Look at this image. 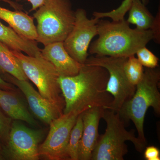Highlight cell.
<instances>
[{
    "instance_id": "cell-15",
    "label": "cell",
    "mask_w": 160,
    "mask_h": 160,
    "mask_svg": "<svg viewBox=\"0 0 160 160\" xmlns=\"http://www.w3.org/2000/svg\"><path fill=\"white\" fill-rule=\"evenodd\" d=\"M0 108L12 119L23 121L32 126L38 125L15 92L0 89Z\"/></svg>"
},
{
    "instance_id": "cell-3",
    "label": "cell",
    "mask_w": 160,
    "mask_h": 160,
    "mask_svg": "<svg viewBox=\"0 0 160 160\" xmlns=\"http://www.w3.org/2000/svg\"><path fill=\"white\" fill-rule=\"evenodd\" d=\"M160 80L159 69L146 68L142 80L136 86L134 94L117 112L125 123L129 121L133 122L138 137L146 145L144 124L146 112L152 107L156 114H160Z\"/></svg>"
},
{
    "instance_id": "cell-28",
    "label": "cell",
    "mask_w": 160,
    "mask_h": 160,
    "mask_svg": "<svg viewBox=\"0 0 160 160\" xmlns=\"http://www.w3.org/2000/svg\"><path fill=\"white\" fill-rule=\"evenodd\" d=\"M0 1H2V2L8 3L10 6L15 9V10L21 11L22 9H23V6L18 4L16 2H12L11 0H0Z\"/></svg>"
},
{
    "instance_id": "cell-26",
    "label": "cell",
    "mask_w": 160,
    "mask_h": 160,
    "mask_svg": "<svg viewBox=\"0 0 160 160\" xmlns=\"http://www.w3.org/2000/svg\"><path fill=\"white\" fill-rule=\"evenodd\" d=\"M0 89L13 92H15L16 90L14 85L9 82H6L1 76H0Z\"/></svg>"
},
{
    "instance_id": "cell-17",
    "label": "cell",
    "mask_w": 160,
    "mask_h": 160,
    "mask_svg": "<svg viewBox=\"0 0 160 160\" xmlns=\"http://www.w3.org/2000/svg\"><path fill=\"white\" fill-rule=\"evenodd\" d=\"M0 72L12 76L20 80L28 81L17 58L8 48L0 42Z\"/></svg>"
},
{
    "instance_id": "cell-10",
    "label": "cell",
    "mask_w": 160,
    "mask_h": 160,
    "mask_svg": "<svg viewBox=\"0 0 160 160\" xmlns=\"http://www.w3.org/2000/svg\"><path fill=\"white\" fill-rule=\"evenodd\" d=\"M78 115H62L49 124L50 129L44 142L39 146V156L49 160H67L66 149L70 132Z\"/></svg>"
},
{
    "instance_id": "cell-22",
    "label": "cell",
    "mask_w": 160,
    "mask_h": 160,
    "mask_svg": "<svg viewBox=\"0 0 160 160\" xmlns=\"http://www.w3.org/2000/svg\"><path fill=\"white\" fill-rule=\"evenodd\" d=\"M136 54L139 62L146 68L154 69L158 66V58L146 46L139 49Z\"/></svg>"
},
{
    "instance_id": "cell-9",
    "label": "cell",
    "mask_w": 160,
    "mask_h": 160,
    "mask_svg": "<svg viewBox=\"0 0 160 160\" xmlns=\"http://www.w3.org/2000/svg\"><path fill=\"white\" fill-rule=\"evenodd\" d=\"M98 19H89L85 9L75 11L73 28L63 42L66 51L75 60L81 64L86 63L92 40L98 35Z\"/></svg>"
},
{
    "instance_id": "cell-16",
    "label": "cell",
    "mask_w": 160,
    "mask_h": 160,
    "mask_svg": "<svg viewBox=\"0 0 160 160\" xmlns=\"http://www.w3.org/2000/svg\"><path fill=\"white\" fill-rule=\"evenodd\" d=\"M0 42L12 50L24 52L29 56L35 57L40 52L36 41L25 38L9 26L0 22Z\"/></svg>"
},
{
    "instance_id": "cell-21",
    "label": "cell",
    "mask_w": 160,
    "mask_h": 160,
    "mask_svg": "<svg viewBox=\"0 0 160 160\" xmlns=\"http://www.w3.org/2000/svg\"><path fill=\"white\" fill-rule=\"evenodd\" d=\"M132 0H124L121 5L116 9L111 11L100 12L95 11L92 13L94 18L100 19L104 18H109L112 21H117L124 19L126 12L129 11Z\"/></svg>"
},
{
    "instance_id": "cell-29",
    "label": "cell",
    "mask_w": 160,
    "mask_h": 160,
    "mask_svg": "<svg viewBox=\"0 0 160 160\" xmlns=\"http://www.w3.org/2000/svg\"><path fill=\"white\" fill-rule=\"evenodd\" d=\"M6 158L5 152H4V147L0 144V160H4Z\"/></svg>"
},
{
    "instance_id": "cell-27",
    "label": "cell",
    "mask_w": 160,
    "mask_h": 160,
    "mask_svg": "<svg viewBox=\"0 0 160 160\" xmlns=\"http://www.w3.org/2000/svg\"><path fill=\"white\" fill-rule=\"evenodd\" d=\"M22 0H15L16 2H20ZM28 2L31 4L32 8L29 12L34 10H36L42 6L46 0H27Z\"/></svg>"
},
{
    "instance_id": "cell-12",
    "label": "cell",
    "mask_w": 160,
    "mask_h": 160,
    "mask_svg": "<svg viewBox=\"0 0 160 160\" xmlns=\"http://www.w3.org/2000/svg\"><path fill=\"white\" fill-rule=\"evenodd\" d=\"M104 109L102 107H93L82 113L83 131L78 160H91L92 154L99 137V125L100 120L102 118Z\"/></svg>"
},
{
    "instance_id": "cell-13",
    "label": "cell",
    "mask_w": 160,
    "mask_h": 160,
    "mask_svg": "<svg viewBox=\"0 0 160 160\" xmlns=\"http://www.w3.org/2000/svg\"><path fill=\"white\" fill-rule=\"evenodd\" d=\"M43 57L51 63L60 76H72L78 73L83 64L75 60L69 54L63 42H58L44 46L40 50Z\"/></svg>"
},
{
    "instance_id": "cell-6",
    "label": "cell",
    "mask_w": 160,
    "mask_h": 160,
    "mask_svg": "<svg viewBox=\"0 0 160 160\" xmlns=\"http://www.w3.org/2000/svg\"><path fill=\"white\" fill-rule=\"evenodd\" d=\"M11 50L40 94L64 109L65 100L58 82L60 75L54 66L43 57L41 51L35 57H32Z\"/></svg>"
},
{
    "instance_id": "cell-11",
    "label": "cell",
    "mask_w": 160,
    "mask_h": 160,
    "mask_svg": "<svg viewBox=\"0 0 160 160\" xmlns=\"http://www.w3.org/2000/svg\"><path fill=\"white\" fill-rule=\"evenodd\" d=\"M3 79L16 86L25 95L32 113L43 122L49 124L63 114L64 109L42 96L26 80H20L7 73Z\"/></svg>"
},
{
    "instance_id": "cell-2",
    "label": "cell",
    "mask_w": 160,
    "mask_h": 160,
    "mask_svg": "<svg viewBox=\"0 0 160 160\" xmlns=\"http://www.w3.org/2000/svg\"><path fill=\"white\" fill-rule=\"evenodd\" d=\"M97 25L98 38L88 50L92 55L128 58L153 40L151 30L132 29L125 18L112 22L100 19Z\"/></svg>"
},
{
    "instance_id": "cell-30",
    "label": "cell",
    "mask_w": 160,
    "mask_h": 160,
    "mask_svg": "<svg viewBox=\"0 0 160 160\" xmlns=\"http://www.w3.org/2000/svg\"><path fill=\"white\" fill-rule=\"evenodd\" d=\"M142 1V2L143 3V4H145V5H147L148 3V0H141Z\"/></svg>"
},
{
    "instance_id": "cell-19",
    "label": "cell",
    "mask_w": 160,
    "mask_h": 160,
    "mask_svg": "<svg viewBox=\"0 0 160 160\" xmlns=\"http://www.w3.org/2000/svg\"><path fill=\"white\" fill-rule=\"evenodd\" d=\"M82 131L83 122L81 113L78 117L76 122L70 132L66 149L67 160H78L79 149Z\"/></svg>"
},
{
    "instance_id": "cell-7",
    "label": "cell",
    "mask_w": 160,
    "mask_h": 160,
    "mask_svg": "<svg viewBox=\"0 0 160 160\" xmlns=\"http://www.w3.org/2000/svg\"><path fill=\"white\" fill-rule=\"evenodd\" d=\"M127 58H115L92 55L85 64L105 68L109 73L106 90L112 96L113 101L109 109L118 112L126 101L132 97L136 86L126 77L124 65Z\"/></svg>"
},
{
    "instance_id": "cell-25",
    "label": "cell",
    "mask_w": 160,
    "mask_h": 160,
    "mask_svg": "<svg viewBox=\"0 0 160 160\" xmlns=\"http://www.w3.org/2000/svg\"><path fill=\"white\" fill-rule=\"evenodd\" d=\"M160 10L155 17L154 21L152 24L150 30L153 33V40L159 44L160 41Z\"/></svg>"
},
{
    "instance_id": "cell-23",
    "label": "cell",
    "mask_w": 160,
    "mask_h": 160,
    "mask_svg": "<svg viewBox=\"0 0 160 160\" xmlns=\"http://www.w3.org/2000/svg\"><path fill=\"white\" fill-rule=\"evenodd\" d=\"M12 119L6 117L0 109V139L6 143L11 127Z\"/></svg>"
},
{
    "instance_id": "cell-5",
    "label": "cell",
    "mask_w": 160,
    "mask_h": 160,
    "mask_svg": "<svg viewBox=\"0 0 160 160\" xmlns=\"http://www.w3.org/2000/svg\"><path fill=\"white\" fill-rule=\"evenodd\" d=\"M33 17L37 22V42L46 46L65 41L73 28L75 11L70 0H46Z\"/></svg>"
},
{
    "instance_id": "cell-1",
    "label": "cell",
    "mask_w": 160,
    "mask_h": 160,
    "mask_svg": "<svg viewBox=\"0 0 160 160\" xmlns=\"http://www.w3.org/2000/svg\"><path fill=\"white\" fill-rule=\"evenodd\" d=\"M109 73L99 66L84 64L72 76H60L58 82L65 100L64 114L79 115L95 107L109 109L113 101L106 90Z\"/></svg>"
},
{
    "instance_id": "cell-18",
    "label": "cell",
    "mask_w": 160,
    "mask_h": 160,
    "mask_svg": "<svg viewBox=\"0 0 160 160\" xmlns=\"http://www.w3.org/2000/svg\"><path fill=\"white\" fill-rule=\"evenodd\" d=\"M146 6L141 0H132L128 11L129 16L126 21L140 30L150 29L154 21L155 17Z\"/></svg>"
},
{
    "instance_id": "cell-4",
    "label": "cell",
    "mask_w": 160,
    "mask_h": 160,
    "mask_svg": "<svg viewBox=\"0 0 160 160\" xmlns=\"http://www.w3.org/2000/svg\"><path fill=\"white\" fill-rule=\"evenodd\" d=\"M102 118L106 123L105 133L100 135L92 154L91 160H123L128 152L126 141H130L138 152H142L146 144L135 134L128 131L125 122L118 112L104 109Z\"/></svg>"
},
{
    "instance_id": "cell-24",
    "label": "cell",
    "mask_w": 160,
    "mask_h": 160,
    "mask_svg": "<svg viewBox=\"0 0 160 160\" xmlns=\"http://www.w3.org/2000/svg\"><path fill=\"white\" fill-rule=\"evenodd\" d=\"M144 158L147 160H160V150L155 146H148L145 149Z\"/></svg>"
},
{
    "instance_id": "cell-8",
    "label": "cell",
    "mask_w": 160,
    "mask_h": 160,
    "mask_svg": "<svg viewBox=\"0 0 160 160\" xmlns=\"http://www.w3.org/2000/svg\"><path fill=\"white\" fill-rule=\"evenodd\" d=\"M43 135L40 129H31L13 121L4 147L6 158L12 160L39 159V145Z\"/></svg>"
},
{
    "instance_id": "cell-14",
    "label": "cell",
    "mask_w": 160,
    "mask_h": 160,
    "mask_svg": "<svg viewBox=\"0 0 160 160\" xmlns=\"http://www.w3.org/2000/svg\"><path fill=\"white\" fill-rule=\"evenodd\" d=\"M0 19L8 23L21 36L37 42L38 33L33 17L22 11H11L0 7Z\"/></svg>"
},
{
    "instance_id": "cell-20",
    "label": "cell",
    "mask_w": 160,
    "mask_h": 160,
    "mask_svg": "<svg viewBox=\"0 0 160 160\" xmlns=\"http://www.w3.org/2000/svg\"><path fill=\"white\" fill-rule=\"evenodd\" d=\"M124 71L129 82L136 86L142 80L144 69L137 58L132 55L127 58L124 65Z\"/></svg>"
}]
</instances>
